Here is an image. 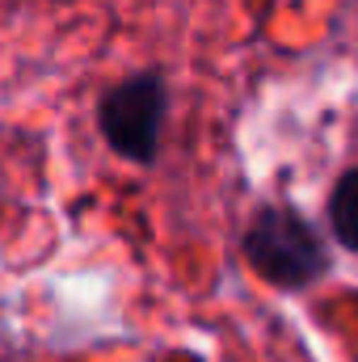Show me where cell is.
Returning <instances> with one entry per match:
<instances>
[{
	"instance_id": "obj_2",
	"label": "cell",
	"mask_w": 358,
	"mask_h": 362,
	"mask_svg": "<svg viewBox=\"0 0 358 362\" xmlns=\"http://www.w3.org/2000/svg\"><path fill=\"white\" fill-rule=\"evenodd\" d=\"M165 118H169V81L161 72H135L110 85L97 101V127L105 144L131 165L156 160Z\"/></svg>"
},
{
	"instance_id": "obj_1",
	"label": "cell",
	"mask_w": 358,
	"mask_h": 362,
	"mask_svg": "<svg viewBox=\"0 0 358 362\" xmlns=\"http://www.w3.org/2000/svg\"><path fill=\"white\" fill-rule=\"evenodd\" d=\"M241 249H245V262L270 286H282V291L312 286L329 270V253H325L316 228L291 206H262L253 215V223L245 228Z\"/></svg>"
},
{
	"instance_id": "obj_3",
	"label": "cell",
	"mask_w": 358,
	"mask_h": 362,
	"mask_svg": "<svg viewBox=\"0 0 358 362\" xmlns=\"http://www.w3.org/2000/svg\"><path fill=\"white\" fill-rule=\"evenodd\" d=\"M329 223L333 236L342 240V249L358 253V169L342 173L333 194H329Z\"/></svg>"
}]
</instances>
